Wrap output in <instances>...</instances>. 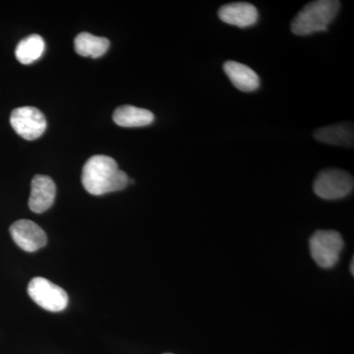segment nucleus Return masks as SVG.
Instances as JSON below:
<instances>
[{"instance_id":"nucleus-4","label":"nucleus","mask_w":354,"mask_h":354,"mask_svg":"<svg viewBox=\"0 0 354 354\" xmlns=\"http://www.w3.org/2000/svg\"><path fill=\"white\" fill-rule=\"evenodd\" d=\"M353 177L342 169H329L321 171L314 181L313 189L317 196L325 200H337L353 192Z\"/></svg>"},{"instance_id":"nucleus-3","label":"nucleus","mask_w":354,"mask_h":354,"mask_svg":"<svg viewBox=\"0 0 354 354\" xmlns=\"http://www.w3.org/2000/svg\"><path fill=\"white\" fill-rule=\"evenodd\" d=\"M342 249V235L335 230H317L310 239L312 258L324 269H330L337 265Z\"/></svg>"},{"instance_id":"nucleus-6","label":"nucleus","mask_w":354,"mask_h":354,"mask_svg":"<svg viewBox=\"0 0 354 354\" xmlns=\"http://www.w3.org/2000/svg\"><path fill=\"white\" fill-rule=\"evenodd\" d=\"M11 127L19 136L26 140L39 138L46 129L44 113L34 106L15 109L10 115Z\"/></svg>"},{"instance_id":"nucleus-15","label":"nucleus","mask_w":354,"mask_h":354,"mask_svg":"<svg viewBox=\"0 0 354 354\" xmlns=\"http://www.w3.org/2000/svg\"><path fill=\"white\" fill-rule=\"evenodd\" d=\"M351 274H353V265H354V264H353V261H351Z\"/></svg>"},{"instance_id":"nucleus-1","label":"nucleus","mask_w":354,"mask_h":354,"mask_svg":"<svg viewBox=\"0 0 354 354\" xmlns=\"http://www.w3.org/2000/svg\"><path fill=\"white\" fill-rule=\"evenodd\" d=\"M82 183L88 193L100 196L124 189L129 183V177L118 169L113 158L97 155L88 158L84 165Z\"/></svg>"},{"instance_id":"nucleus-13","label":"nucleus","mask_w":354,"mask_h":354,"mask_svg":"<svg viewBox=\"0 0 354 354\" xmlns=\"http://www.w3.org/2000/svg\"><path fill=\"white\" fill-rule=\"evenodd\" d=\"M74 48L81 57L99 58L108 51L109 41L90 32H81L74 41Z\"/></svg>"},{"instance_id":"nucleus-8","label":"nucleus","mask_w":354,"mask_h":354,"mask_svg":"<svg viewBox=\"0 0 354 354\" xmlns=\"http://www.w3.org/2000/svg\"><path fill=\"white\" fill-rule=\"evenodd\" d=\"M57 187L50 176H36L32 179L29 207L34 213L41 214L53 206Z\"/></svg>"},{"instance_id":"nucleus-11","label":"nucleus","mask_w":354,"mask_h":354,"mask_svg":"<svg viewBox=\"0 0 354 354\" xmlns=\"http://www.w3.org/2000/svg\"><path fill=\"white\" fill-rule=\"evenodd\" d=\"M317 141L330 145L353 147L354 131L353 123H341L319 128L314 132Z\"/></svg>"},{"instance_id":"nucleus-16","label":"nucleus","mask_w":354,"mask_h":354,"mask_svg":"<svg viewBox=\"0 0 354 354\" xmlns=\"http://www.w3.org/2000/svg\"><path fill=\"white\" fill-rule=\"evenodd\" d=\"M165 354H172V353H165Z\"/></svg>"},{"instance_id":"nucleus-7","label":"nucleus","mask_w":354,"mask_h":354,"mask_svg":"<svg viewBox=\"0 0 354 354\" xmlns=\"http://www.w3.org/2000/svg\"><path fill=\"white\" fill-rule=\"evenodd\" d=\"M9 230L14 242L26 252L38 251L48 243L46 232L34 221L29 220L15 221Z\"/></svg>"},{"instance_id":"nucleus-10","label":"nucleus","mask_w":354,"mask_h":354,"mask_svg":"<svg viewBox=\"0 0 354 354\" xmlns=\"http://www.w3.org/2000/svg\"><path fill=\"white\" fill-rule=\"evenodd\" d=\"M223 71L234 87L242 92H254L260 87L259 76L247 65L230 60L223 64Z\"/></svg>"},{"instance_id":"nucleus-12","label":"nucleus","mask_w":354,"mask_h":354,"mask_svg":"<svg viewBox=\"0 0 354 354\" xmlns=\"http://www.w3.org/2000/svg\"><path fill=\"white\" fill-rule=\"evenodd\" d=\"M113 120L121 127H143L152 124L155 115L148 109L121 106L114 111Z\"/></svg>"},{"instance_id":"nucleus-14","label":"nucleus","mask_w":354,"mask_h":354,"mask_svg":"<svg viewBox=\"0 0 354 354\" xmlns=\"http://www.w3.org/2000/svg\"><path fill=\"white\" fill-rule=\"evenodd\" d=\"M46 44L39 35L23 39L16 46L15 55L20 64L29 65L43 55Z\"/></svg>"},{"instance_id":"nucleus-9","label":"nucleus","mask_w":354,"mask_h":354,"mask_svg":"<svg viewBox=\"0 0 354 354\" xmlns=\"http://www.w3.org/2000/svg\"><path fill=\"white\" fill-rule=\"evenodd\" d=\"M257 8L247 2H234L221 6L218 10V18L227 24L239 28H248L257 23Z\"/></svg>"},{"instance_id":"nucleus-2","label":"nucleus","mask_w":354,"mask_h":354,"mask_svg":"<svg viewBox=\"0 0 354 354\" xmlns=\"http://www.w3.org/2000/svg\"><path fill=\"white\" fill-rule=\"evenodd\" d=\"M341 8L337 0H317L310 2L291 22V32L297 36H308L316 32L327 31Z\"/></svg>"},{"instance_id":"nucleus-5","label":"nucleus","mask_w":354,"mask_h":354,"mask_svg":"<svg viewBox=\"0 0 354 354\" xmlns=\"http://www.w3.org/2000/svg\"><path fill=\"white\" fill-rule=\"evenodd\" d=\"M30 297L41 308L50 312L64 311L68 305V295L60 288L44 278H34L28 286Z\"/></svg>"}]
</instances>
